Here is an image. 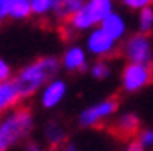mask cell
Masks as SVG:
<instances>
[{
  "label": "cell",
  "instance_id": "1",
  "mask_svg": "<svg viewBox=\"0 0 153 151\" xmlns=\"http://www.w3.org/2000/svg\"><path fill=\"white\" fill-rule=\"evenodd\" d=\"M56 71H59V60L55 56H46V58H40V60L26 66L24 69H20L15 78L18 91H20V97L22 98L31 97L53 75H56Z\"/></svg>",
  "mask_w": 153,
  "mask_h": 151
},
{
  "label": "cell",
  "instance_id": "2",
  "mask_svg": "<svg viewBox=\"0 0 153 151\" xmlns=\"http://www.w3.org/2000/svg\"><path fill=\"white\" fill-rule=\"evenodd\" d=\"M33 127L31 111L27 107H18L0 120V151L24 138Z\"/></svg>",
  "mask_w": 153,
  "mask_h": 151
},
{
  "label": "cell",
  "instance_id": "3",
  "mask_svg": "<svg viewBox=\"0 0 153 151\" xmlns=\"http://www.w3.org/2000/svg\"><path fill=\"white\" fill-rule=\"evenodd\" d=\"M151 78V67L148 64H137V62H129L122 69V87L126 91H137L149 84Z\"/></svg>",
  "mask_w": 153,
  "mask_h": 151
},
{
  "label": "cell",
  "instance_id": "4",
  "mask_svg": "<svg viewBox=\"0 0 153 151\" xmlns=\"http://www.w3.org/2000/svg\"><path fill=\"white\" fill-rule=\"evenodd\" d=\"M119 107V97H111V98H106L99 104H95L93 107H88L80 113L79 117V122L86 127H95L99 126L100 120H104L106 117L113 115Z\"/></svg>",
  "mask_w": 153,
  "mask_h": 151
},
{
  "label": "cell",
  "instance_id": "5",
  "mask_svg": "<svg viewBox=\"0 0 153 151\" xmlns=\"http://www.w3.org/2000/svg\"><path fill=\"white\" fill-rule=\"evenodd\" d=\"M124 55L128 56V60H131V62L148 64L151 49H149V40H148L146 33L133 35L131 38L124 44Z\"/></svg>",
  "mask_w": 153,
  "mask_h": 151
},
{
  "label": "cell",
  "instance_id": "6",
  "mask_svg": "<svg viewBox=\"0 0 153 151\" xmlns=\"http://www.w3.org/2000/svg\"><path fill=\"white\" fill-rule=\"evenodd\" d=\"M139 129H140V120H139L137 115H133V113L122 115L109 127L111 135L117 137L119 140H131L135 135H139Z\"/></svg>",
  "mask_w": 153,
  "mask_h": 151
},
{
  "label": "cell",
  "instance_id": "7",
  "mask_svg": "<svg viewBox=\"0 0 153 151\" xmlns=\"http://www.w3.org/2000/svg\"><path fill=\"white\" fill-rule=\"evenodd\" d=\"M115 38H111V36L104 31V29H95L89 38H88V47L91 53L99 55V56H109L115 53Z\"/></svg>",
  "mask_w": 153,
  "mask_h": 151
},
{
  "label": "cell",
  "instance_id": "8",
  "mask_svg": "<svg viewBox=\"0 0 153 151\" xmlns=\"http://www.w3.org/2000/svg\"><path fill=\"white\" fill-rule=\"evenodd\" d=\"M18 100H22V97H20L16 82L9 78L0 82V113L11 109L15 104H18Z\"/></svg>",
  "mask_w": 153,
  "mask_h": 151
},
{
  "label": "cell",
  "instance_id": "9",
  "mask_svg": "<svg viewBox=\"0 0 153 151\" xmlns=\"http://www.w3.org/2000/svg\"><path fill=\"white\" fill-rule=\"evenodd\" d=\"M84 2L86 0H53V15L60 24H66L84 6Z\"/></svg>",
  "mask_w": 153,
  "mask_h": 151
},
{
  "label": "cell",
  "instance_id": "10",
  "mask_svg": "<svg viewBox=\"0 0 153 151\" xmlns=\"http://www.w3.org/2000/svg\"><path fill=\"white\" fill-rule=\"evenodd\" d=\"M64 95H66V84L62 80H53V82H49L46 86L44 93H42V104H44V107L56 106V104L62 100Z\"/></svg>",
  "mask_w": 153,
  "mask_h": 151
},
{
  "label": "cell",
  "instance_id": "11",
  "mask_svg": "<svg viewBox=\"0 0 153 151\" xmlns=\"http://www.w3.org/2000/svg\"><path fill=\"white\" fill-rule=\"evenodd\" d=\"M62 64L69 71H84L86 69V55L80 47H71L66 51Z\"/></svg>",
  "mask_w": 153,
  "mask_h": 151
},
{
  "label": "cell",
  "instance_id": "12",
  "mask_svg": "<svg viewBox=\"0 0 153 151\" xmlns=\"http://www.w3.org/2000/svg\"><path fill=\"white\" fill-rule=\"evenodd\" d=\"M100 29H104V31L111 36V38L119 40L120 36L124 35V31H126V26H124V20H122L119 15L109 13L104 20L100 22Z\"/></svg>",
  "mask_w": 153,
  "mask_h": 151
},
{
  "label": "cell",
  "instance_id": "13",
  "mask_svg": "<svg viewBox=\"0 0 153 151\" xmlns=\"http://www.w3.org/2000/svg\"><path fill=\"white\" fill-rule=\"evenodd\" d=\"M66 24H69L75 31H80V29H88V27L95 26V24H97V20H95V16H93V13L89 11V7L84 4L79 11L71 16V20L66 22Z\"/></svg>",
  "mask_w": 153,
  "mask_h": 151
},
{
  "label": "cell",
  "instance_id": "14",
  "mask_svg": "<svg viewBox=\"0 0 153 151\" xmlns=\"http://www.w3.org/2000/svg\"><path fill=\"white\" fill-rule=\"evenodd\" d=\"M46 140L51 149H59L66 142V131L59 122H49L46 126Z\"/></svg>",
  "mask_w": 153,
  "mask_h": 151
},
{
  "label": "cell",
  "instance_id": "15",
  "mask_svg": "<svg viewBox=\"0 0 153 151\" xmlns=\"http://www.w3.org/2000/svg\"><path fill=\"white\" fill-rule=\"evenodd\" d=\"M86 6L89 7V11L93 13V16H95L97 22H102L104 18L111 13V7H113L111 0H89Z\"/></svg>",
  "mask_w": 153,
  "mask_h": 151
},
{
  "label": "cell",
  "instance_id": "16",
  "mask_svg": "<svg viewBox=\"0 0 153 151\" xmlns=\"http://www.w3.org/2000/svg\"><path fill=\"white\" fill-rule=\"evenodd\" d=\"M31 11V0H15L13 6H11V13L9 16L11 18H16V20H20V18H27Z\"/></svg>",
  "mask_w": 153,
  "mask_h": 151
},
{
  "label": "cell",
  "instance_id": "17",
  "mask_svg": "<svg viewBox=\"0 0 153 151\" xmlns=\"http://www.w3.org/2000/svg\"><path fill=\"white\" fill-rule=\"evenodd\" d=\"M151 27H153V9H149L146 6L140 11V31L142 33H149Z\"/></svg>",
  "mask_w": 153,
  "mask_h": 151
},
{
  "label": "cell",
  "instance_id": "18",
  "mask_svg": "<svg viewBox=\"0 0 153 151\" xmlns=\"http://www.w3.org/2000/svg\"><path fill=\"white\" fill-rule=\"evenodd\" d=\"M53 9V0H31V11L36 15H44Z\"/></svg>",
  "mask_w": 153,
  "mask_h": 151
},
{
  "label": "cell",
  "instance_id": "19",
  "mask_svg": "<svg viewBox=\"0 0 153 151\" xmlns=\"http://www.w3.org/2000/svg\"><path fill=\"white\" fill-rule=\"evenodd\" d=\"M91 75H93L95 78H104V77H108V75H109L108 64L106 62H97V64L91 67Z\"/></svg>",
  "mask_w": 153,
  "mask_h": 151
},
{
  "label": "cell",
  "instance_id": "20",
  "mask_svg": "<svg viewBox=\"0 0 153 151\" xmlns=\"http://www.w3.org/2000/svg\"><path fill=\"white\" fill-rule=\"evenodd\" d=\"M137 140L144 146V149L149 147V146H153V129H146V131H142Z\"/></svg>",
  "mask_w": 153,
  "mask_h": 151
},
{
  "label": "cell",
  "instance_id": "21",
  "mask_svg": "<svg viewBox=\"0 0 153 151\" xmlns=\"http://www.w3.org/2000/svg\"><path fill=\"white\" fill-rule=\"evenodd\" d=\"M13 2H15V0H0V20H4V18L9 16Z\"/></svg>",
  "mask_w": 153,
  "mask_h": 151
},
{
  "label": "cell",
  "instance_id": "22",
  "mask_svg": "<svg viewBox=\"0 0 153 151\" xmlns=\"http://www.w3.org/2000/svg\"><path fill=\"white\" fill-rule=\"evenodd\" d=\"M122 2L131 9H142L149 4V0H122Z\"/></svg>",
  "mask_w": 153,
  "mask_h": 151
},
{
  "label": "cell",
  "instance_id": "23",
  "mask_svg": "<svg viewBox=\"0 0 153 151\" xmlns=\"http://www.w3.org/2000/svg\"><path fill=\"white\" fill-rule=\"evenodd\" d=\"M9 66L2 60V58H0V82H2V80H7L9 78Z\"/></svg>",
  "mask_w": 153,
  "mask_h": 151
},
{
  "label": "cell",
  "instance_id": "24",
  "mask_svg": "<svg viewBox=\"0 0 153 151\" xmlns=\"http://www.w3.org/2000/svg\"><path fill=\"white\" fill-rule=\"evenodd\" d=\"M126 151H144V146L139 140H133V142H129V147Z\"/></svg>",
  "mask_w": 153,
  "mask_h": 151
},
{
  "label": "cell",
  "instance_id": "25",
  "mask_svg": "<svg viewBox=\"0 0 153 151\" xmlns=\"http://www.w3.org/2000/svg\"><path fill=\"white\" fill-rule=\"evenodd\" d=\"M27 151H40V147L36 144H27Z\"/></svg>",
  "mask_w": 153,
  "mask_h": 151
},
{
  "label": "cell",
  "instance_id": "26",
  "mask_svg": "<svg viewBox=\"0 0 153 151\" xmlns=\"http://www.w3.org/2000/svg\"><path fill=\"white\" fill-rule=\"evenodd\" d=\"M62 151H76V149H75V146H73V144H68V146H64V147H62Z\"/></svg>",
  "mask_w": 153,
  "mask_h": 151
},
{
  "label": "cell",
  "instance_id": "27",
  "mask_svg": "<svg viewBox=\"0 0 153 151\" xmlns=\"http://www.w3.org/2000/svg\"><path fill=\"white\" fill-rule=\"evenodd\" d=\"M151 78H153V66H151Z\"/></svg>",
  "mask_w": 153,
  "mask_h": 151
},
{
  "label": "cell",
  "instance_id": "28",
  "mask_svg": "<svg viewBox=\"0 0 153 151\" xmlns=\"http://www.w3.org/2000/svg\"><path fill=\"white\" fill-rule=\"evenodd\" d=\"M149 2H153V0H149Z\"/></svg>",
  "mask_w": 153,
  "mask_h": 151
}]
</instances>
